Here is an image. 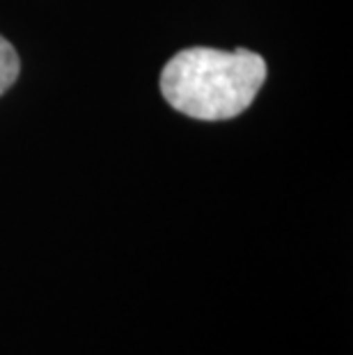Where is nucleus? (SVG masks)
Returning a JSON list of instances; mask_svg holds the SVG:
<instances>
[{
  "mask_svg": "<svg viewBox=\"0 0 353 355\" xmlns=\"http://www.w3.org/2000/svg\"><path fill=\"white\" fill-rule=\"evenodd\" d=\"M266 80L264 58L252 51L186 49L161 71V92L172 108L202 122H225L255 101Z\"/></svg>",
  "mask_w": 353,
  "mask_h": 355,
  "instance_id": "f257e3e1",
  "label": "nucleus"
},
{
  "mask_svg": "<svg viewBox=\"0 0 353 355\" xmlns=\"http://www.w3.org/2000/svg\"><path fill=\"white\" fill-rule=\"evenodd\" d=\"M19 71H21L19 53L14 51V46L3 35H0V96L17 83Z\"/></svg>",
  "mask_w": 353,
  "mask_h": 355,
  "instance_id": "f03ea898",
  "label": "nucleus"
}]
</instances>
